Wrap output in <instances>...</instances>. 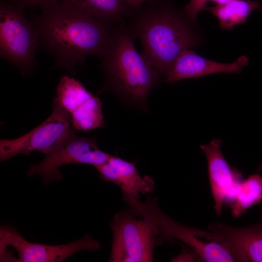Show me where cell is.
<instances>
[{"label":"cell","instance_id":"4","mask_svg":"<svg viewBox=\"0 0 262 262\" xmlns=\"http://www.w3.org/2000/svg\"><path fill=\"white\" fill-rule=\"evenodd\" d=\"M128 209L134 215L147 217L155 223L159 230L157 246L178 239L188 245L203 261L236 262L215 233L173 220L162 211L156 197L148 196L142 202L140 199L133 200L129 203Z\"/></svg>","mask_w":262,"mask_h":262},{"label":"cell","instance_id":"14","mask_svg":"<svg viewBox=\"0 0 262 262\" xmlns=\"http://www.w3.org/2000/svg\"><path fill=\"white\" fill-rule=\"evenodd\" d=\"M96 168L103 180L112 182L120 188L124 200L140 199L141 194H149L155 188V181L151 177H142L134 163L117 156L111 155Z\"/></svg>","mask_w":262,"mask_h":262},{"label":"cell","instance_id":"11","mask_svg":"<svg viewBox=\"0 0 262 262\" xmlns=\"http://www.w3.org/2000/svg\"><path fill=\"white\" fill-rule=\"evenodd\" d=\"M221 144L220 140L213 139L209 144L200 146L207 159L209 179L218 215L222 213L224 203H233L238 186L243 180L241 173L231 168L223 156Z\"/></svg>","mask_w":262,"mask_h":262},{"label":"cell","instance_id":"19","mask_svg":"<svg viewBox=\"0 0 262 262\" xmlns=\"http://www.w3.org/2000/svg\"><path fill=\"white\" fill-rule=\"evenodd\" d=\"M25 9L29 7H39L41 10L54 4L58 0H2Z\"/></svg>","mask_w":262,"mask_h":262},{"label":"cell","instance_id":"18","mask_svg":"<svg viewBox=\"0 0 262 262\" xmlns=\"http://www.w3.org/2000/svg\"><path fill=\"white\" fill-rule=\"evenodd\" d=\"M229 0H190L184 9L191 18L196 19L198 13L205 9L208 2L211 1L215 2L216 4H220Z\"/></svg>","mask_w":262,"mask_h":262},{"label":"cell","instance_id":"8","mask_svg":"<svg viewBox=\"0 0 262 262\" xmlns=\"http://www.w3.org/2000/svg\"><path fill=\"white\" fill-rule=\"evenodd\" d=\"M71 118L55 98L50 115L28 133L13 139L0 140V162L16 155H29L37 150L45 154L59 144L71 130Z\"/></svg>","mask_w":262,"mask_h":262},{"label":"cell","instance_id":"6","mask_svg":"<svg viewBox=\"0 0 262 262\" xmlns=\"http://www.w3.org/2000/svg\"><path fill=\"white\" fill-rule=\"evenodd\" d=\"M134 215L127 210L116 213L111 222L113 242L109 262L153 261L159 230L147 217Z\"/></svg>","mask_w":262,"mask_h":262},{"label":"cell","instance_id":"1","mask_svg":"<svg viewBox=\"0 0 262 262\" xmlns=\"http://www.w3.org/2000/svg\"><path fill=\"white\" fill-rule=\"evenodd\" d=\"M33 22L39 45L54 58V67L72 73L89 55L102 57L114 27L59 0Z\"/></svg>","mask_w":262,"mask_h":262},{"label":"cell","instance_id":"3","mask_svg":"<svg viewBox=\"0 0 262 262\" xmlns=\"http://www.w3.org/2000/svg\"><path fill=\"white\" fill-rule=\"evenodd\" d=\"M127 23L114 26L102 56L100 68L104 81L98 94L110 92L122 100L143 107L150 91L162 78L139 53Z\"/></svg>","mask_w":262,"mask_h":262},{"label":"cell","instance_id":"12","mask_svg":"<svg viewBox=\"0 0 262 262\" xmlns=\"http://www.w3.org/2000/svg\"><path fill=\"white\" fill-rule=\"evenodd\" d=\"M236 262H262V215L256 224L234 227L215 222L209 225Z\"/></svg>","mask_w":262,"mask_h":262},{"label":"cell","instance_id":"2","mask_svg":"<svg viewBox=\"0 0 262 262\" xmlns=\"http://www.w3.org/2000/svg\"><path fill=\"white\" fill-rule=\"evenodd\" d=\"M126 23L141 43V53L162 79L182 51L203 41L197 20L169 0L145 3L134 10Z\"/></svg>","mask_w":262,"mask_h":262},{"label":"cell","instance_id":"20","mask_svg":"<svg viewBox=\"0 0 262 262\" xmlns=\"http://www.w3.org/2000/svg\"><path fill=\"white\" fill-rule=\"evenodd\" d=\"M129 5L134 9H139L145 3L152 0H126Z\"/></svg>","mask_w":262,"mask_h":262},{"label":"cell","instance_id":"17","mask_svg":"<svg viewBox=\"0 0 262 262\" xmlns=\"http://www.w3.org/2000/svg\"><path fill=\"white\" fill-rule=\"evenodd\" d=\"M262 201V177L259 173L243 180L238 186L234 201L230 205L231 213L239 217L250 207Z\"/></svg>","mask_w":262,"mask_h":262},{"label":"cell","instance_id":"5","mask_svg":"<svg viewBox=\"0 0 262 262\" xmlns=\"http://www.w3.org/2000/svg\"><path fill=\"white\" fill-rule=\"evenodd\" d=\"M21 7L2 1L0 5V53L24 76L32 74L37 63L35 52L39 36L33 22Z\"/></svg>","mask_w":262,"mask_h":262},{"label":"cell","instance_id":"9","mask_svg":"<svg viewBox=\"0 0 262 262\" xmlns=\"http://www.w3.org/2000/svg\"><path fill=\"white\" fill-rule=\"evenodd\" d=\"M12 248L17 254L15 262H60L83 250L94 251L100 247V242L89 234L65 245H49L26 240L15 228L9 225L0 228V251Z\"/></svg>","mask_w":262,"mask_h":262},{"label":"cell","instance_id":"7","mask_svg":"<svg viewBox=\"0 0 262 262\" xmlns=\"http://www.w3.org/2000/svg\"><path fill=\"white\" fill-rule=\"evenodd\" d=\"M111 155L100 149L95 138L77 135L71 130L65 138L45 154L39 163L31 165L29 177L40 176L45 183L60 180L62 176L59 168L69 164H83L95 167L104 164Z\"/></svg>","mask_w":262,"mask_h":262},{"label":"cell","instance_id":"16","mask_svg":"<svg viewBox=\"0 0 262 262\" xmlns=\"http://www.w3.org/2000/svg\"><path fill=\"white\" fill-rule=\"evenodd\" d=\"M261 7L259 0H229L214 6H207L205 10L218 20L222 29L230 30L237 25L245 24L249 15Z\"/></svg>","mask_w":262,"mask_h":262},{"label":"cell","instance_id":"10","mask_svg":"<svg viewBox=\"0 0 262 262\" xmlns=\"http://www.w3.org/2000/svg\"><path fill=\"white\" fill-rule=\"evenodd\" d=\"M55 98L70 115L75 130L86 131L105 126L102 102L78 80L62 76Z\"/></svg>","mask_w":262,"mask_h":262},{"label":"cell","instance_id":"15","mask_svg":"<svg viewBox=\"0 0 262 262\" xmlns=\"http://www.w3.org/2000/svg\"><path fill=\"white\" fill-rule=\"evenodd\" d=\"M111 25L126 22L134 9L126 0H59Z\"/></svg>","mask_w":262,"mask_h":262},{"label":"cell","instance_id":"13","mask_svg":"<svg viewBox=\"0 0 262 262\" xmlns=\"http://www.w3.org/2000/svg\"><path fill=\"white\" fill-rule=\"evenodd\" d=\"M249 59L240 56L230 63H222L205 58L190 49L182 51L175 60L165 77L170 84L185 79L196 78L218 73H240L247 66Z\"/></svg>","mask_w":262,"mask_h":262},{"label":"cell","instance_id":"21","mask_svg":"<svg viewBox=\"0 0 262 262\" xmlns=\"http://www.w3.org/2000/svg\"><path fill=\"white\" fill-rule=\"evenodd\" d=\"M261 11H262V6H261V8H260Z\"/></svg>","mask_w":262,"mask_h":262}]
</instances>
